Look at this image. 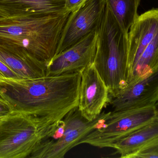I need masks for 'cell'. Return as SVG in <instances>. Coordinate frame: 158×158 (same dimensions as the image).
Returning <instances> with one entry per match:
<instances>
[{
    "label": "cell",
    "instance_id": "cell-1",
    "mask_svg": "<svg viewBox=\"0 0 158 158\" xmlns=\"http://www.w3.org/2000/svg\"><path fill=\"white\" fill-rule=\"evenodd\" d=\"M81 71L33 79H3L0 96L13 112L59 122L78 106Z\"/></svg>",
    "mask_w": 158,
    "mask_h": 158
},
{
    "label": "cell",
    "instance_id": "cell-2",
    "mask_svg": "<svg viewBox=\"0 0 158 158\" xmlns=\"http://www.w3.org/2000/svg\"><path fill=\"white\" fill-rule=\"evenodd\" d=\"M71 11L41 16L0 17V45L20 48L46 64L56 54Z\"/></svg>",
    "mask_w": 158,
    "mask_h": 158
},
{
    "label": "cell",
    "instance_id": "cell-3",
    "mask_svg": "<svg viewBox=\"0 0 158 158\" xmlns=\"http://www.w3.org/2000/svg\"><path fill=\"white\" fill-rule=\"evenodd\" d=\"M97 32L93 63L108 87L111 99L128 84V37L106 6Z\"/></svg>",
    "mask_w": 158,
    "mask_h": 158
},
{
    "label": "cell",
    "instance_id": "cell-4",
    "mask_svg": "<svg viewBox=\"0 0 158 158\" xmlns=\"http://www.w3.org/2000/svg\"><path fill=\"white\" fill-rule=\"evenodd\" d=\"M13 112L0 119V158H28L37 146L51 138L60 122Z\"/></svg>",
    "mask_w": 158,
    "mask_h": 158
},
{
    "label": "cell",
    "instance_id": "cell-5",
    "mask_svg": "<svg viewBox=\"0 0 158 158\" xmlns=\"http://www.w3.org/2000/svg\"><path fill=\"white\" fill-rule=\"evenodd\" d=\"M158 116L156 106L110 112L104 125L85 136L79 145L110 147L123 136L145 125Z\"/></svg>",
    "mask_w": 158,
    "mask_h": 158
},
{
    "label": "cell",
    "instance_id": "cell-6",
    "mask_svg": "<svg viewBox=\"0 0 158 158\" xmlns=\"http://www.w3.org/2000/svg\"><path fill=\"white\" fill-rule=\"evenodd\" d=\"M109 113L103 112L95 119L89 121L82 116L78 107L71 110L63 119L64 128L61 136L56 139L43 140L28 158H64L86 135L102 127Z\"/></svg>",
    "mask_w": 158,
    "mask_h": 158
},
{
    "label": "cell",
    "instance_id": "cell-7",
    "mask_svg": "<svg viewBox=\"0 0 158 158\" xmlns=\"http://www.w3.org/2000/svg\"><path fill=\"white\" fill-rule=\"evenodd\" d=\"M106 8L105 0H85L72 11L62 32L56 55L96 30Z\"/></svg>",
    "mask_w": 158,
    "mask_h": 158
},
{
    "label": "cell",
    "instance_id": "cell-8",
    "mask_svg": "<svg viewBox=\"0 0 158 158\" xmlns=\"http://www.w3.org/2000/svg\"><path fill=\"white\" fill-rule=\"evenodd\" d=\"M97 43L96 30L74 45L55 55L47 64L46 76H58L81 71L94 62Z\"/></svg>",
    "mask_w": 158,
    "mask_h": 158
},
{
    "label": "cell",
    "instance_id": "cell-9",
    "mask_svg": "<svg viewBox=\"0 0 158 158\" xmlns=\"http://www.w3.org/2000/svg\"><path fill=\"white\" fill-rule=\"evenodd\" d=\"M78 109L81 115L89 121L95 119L110 103L108 89L97 70L94 63L81 71Z\"/></svg>",
    "mask_w": 158,
    "mask_h": 158
},
{
    "label": "cell",
    "instance_id": "cell-10",
    "mask_svg": "<svg viewBox=\"0 0 158 158\" xmlns=\"http://www.w3.org/2000/svg\"><path fill=\"white\" fill-rule=\"evenodd\" d=\"M158 102V70L128 84L110 99L113 111L155 106Z\"/></svg>",
    "mask_w": 158,
    "mask_h": 158
},
{
    "label": "cell",
    "instance_id": "cell-11",
    "mask_svg": "<svg viewBox=\"0 0 158 158\" xmlns=\"http://www.w3.org/2000/svg\"><path fill=\"white\" fill-rule=\"evenodd\" d=\"M158 33V8H153L138 15L128 32V76L142 53Z\"/></svg>",
    "mask_w": 158,
    "mask_h": 158
},
{
    "label": "cell",
    "instance_id": "cell-12",
    "mask_svg": "<svg viewBox=\"0 0 158 158\" xmlns=\"http://www.w3.org/2000/svg\"><path fill=\"white\" fill-rule=\"evenodd\" d=\"M0 61L20 79L46 76L47 64L23 49L0 45Z\"/></svg>",
    "mask_w": 158,
    "mask_h": 158
},
{
    "label": "cell",
    "instance_id": "cell-13",
    "mask_svg": "<svg viewBox=\"0 0 158 158\" xmlns=\"http://www.w3.org/2000/svg\"><path fill=\"white\" fill-rule=\"evenodd\" d=\"M65 0H0V17L41 16L66 11Z\"/></svg>",
    "mask_w": 158,
    "mask_h": 158
},
{
    "label": "cell",
    "instance_id": "cell-14",
    "mask_svg": "<svg viewBox=\"0 0 158 158\" xmlns=\"http://www.w3.org/2000/svg\"><path fill=\"white\" fill-rule=\"evenodd\" d=\"M158 140V116L145 125L123 136L111 145L120 157L129 158L146 146Z\"/></svg>",
    "mask_w": 158,
    "mask_h": 158
},
{
    "label": "cell",
    "instance_id": "cell-15",
    "mask_svg": "<svg viewBox=\"0 0 158 158\" xmlns=\"http://www.w3.org/2000/svg\"><path fill=\"white\" fill-rule=\"evenodd\" d=\"M158 70V33L148 45L131 70L128 84L136 82Z\"/></svg>",
    "mask_w": 158,
    "mask_h": 158
},
{
    "label": "cell",
    "instance_id": "cell-16",
    "mask_svg": "<svg viewBox=\"0 0 158 158\" xmlns=\"http://www.w3.org/2000/svg\"><path fill=\"white\" fill-rule=\"evenodd\" d=\"M141 0H105L113 16L128 37L130 28L138 17L137 9Z\"/></svg>",
    "mask_w": 158,
    "mask_h": 158
},
{
    "label": "cell",
    "instance_id": "cell-17",
    "mask_svg": "<svg viewBox=\"0 0 158 158\" xmlns=\"http://www.w3.org/2000/svg\"><path fill=\"white\" fill-rule=\"evenodd\" d=\"M129 158H158V140L139 149Z\"/></svg>",
    "mask_w": 158,
    "mask_h": 158
},
{
    "label": "cell",
    "instance_id": "cell-18",
    "mask_svg": "<svg viewBox=\"0 0 158 158\" xmlns=\"http://www.w3.org/2000/svg\"><path fill=\"white\" fill-rule=\"evenodd\" d=\"M20 79L7 66L0 61V80L3 79Z\"/></svg>",
    "mask_w": 158,
    "mask_h": 158
},
{
    "label": "cell",
    "instance_id": "cell-19",
    "mask_svg": "<svg viewBox=\"0 0 158 158\" xmlns=\"http://www.w3.org/2000/svg\"><path fill=\"white\" fill-rule=\"evenodd\" d=\"M13 112L8 103L0 96V119L6 117Z\"/></svg>",
    "mask_w": 158,
    "mask_h": 158
},
{
    "label": "cell",
    "instance_id": "cell-20",
    "mask_svg": "<svg viewBox=\"0 0 158 158\" xmlns=\"http://www.w3.org/2000/svg\"><path fill=\"white\" fill-rule=\"evenodd\" d=\"M85 0H65V8L66 10L73 11L77 8Z\"/></svg>",
    "mask_w": 158,
    "mask_h": 158
},
{
    "label": "cell",
    "instance_id": "cell-21",
    "mask_svg": "<svg viewBox=\"0 0 158 158\" xmlns=\"http://www.w3.org/2000/svg\"><path fill=\"white\" fill-rule=\"evenodd\" d=\"M156 107L157 110L158 114V102H157V103L156 105Z\"/></svg>",
    "mask_w": 158,
    "mask_h": 158
}]
</instances>
